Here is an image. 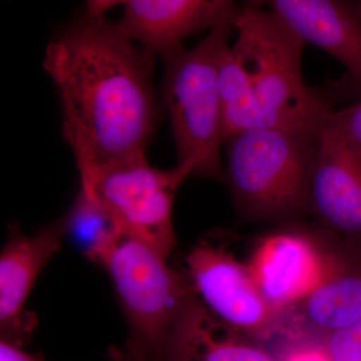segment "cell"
<instances>
[{
	"label": "cell",
	"mask_w": 361,
	"mask_h": 361,
	"mask_svg": "<svg viewBox=\"0 0 361 361\" xmlns=\"http://www.w3.org/2000/svg\"><path fill=\"white\" fill-rule=\"evenodd\" d=\"M134 42L118 23L85 13L45 51L80 175L146 157L159 114L153 56Z\"/></svg>",
	"instance_id": "1"
},
{
	"label": "cell",
	"mask_w": 361,
	"mask_h": 361,
	"mask_svg": "<svg viewBox=\"0 0 361 361\" xmlns=\"http://www.w3.org/2000/svg\"><path fill=\"white\" fill-rule=\"evenodd\" d=\"M230 51L246 80L243 104L223 118V134L250 129L320 132L331 109L304 82L303 42L274 11L243 1L233 14Z\"/></svg>",
	"instance_id": "2"
},
{
	"label": "cell",
	"mask_w": 361,
	"mask_h": 361,
	"mask_svg": "<svg viewBox=\"0 0 361 361\" xmlns=\"http://www.w3.org/2000/svg\"><path fill=\"white\" fill-rule=\"evenodd\" d=\"M166 257L128 235L110 247L99 265L111 277L127 322L123 348L114 361H169L197 294Z\"/></svg>",
	"instance_id": "3"
},
{
	"label": "cell",
	"mask_w": 361,
	"mask_h": 361,
	"mask_svg": "<svg viewBox=\"0 0 361 361\" xmlns=\"http://www.w3.org/2000/svg\"><path fill=\"white\" fill-rule=\"evenodd\" d=\"M232 18L212 28L190 51L180 47L163 56L164 103L170 115L178 165L189 169L191 177L219 182H226V173L221 160L224 134L218 71L235 32Z\"/></svg>",
	"instance_id": "4"
},
{
	"label": "cell",
	"mask_w": 361,
	"mask_h": 361,
	"mask_svg": "<svg viewBox=\"0 0 361 361\" xmlns=\"http://www.w3.org/2000/svg\"><path fill=\"white\" fill-rule=\"evenodd\" d=\"M320 132L250 129L226 137V182L240 212L263 219L307 208Z\"/></svg>",
	"instance_id": "5"
},
{
	"label": "cell",
	"mask_w": 361,
	"mask_h": 361,
	"mask_svg": "<svg viewBox=\"0 0 361 361\" xmlns=\"http://www.w3.org/2000/svg\"><path fill=\"white\" fill-rule=\"evenodd\" d=\"M191 171L152 167L146 157L80 175L82 186L113 218L121 231L167 258L175 248L176 193Z\"/></svg>",
	"instance_id": "6"
},
{
	"label": "cell",
	"mask_w": 361,
	"mask_h": 361,
	"mask_svg": "<svg viewBox=\"0 0 361 361\" xmlns=\"http://www.w3.org/2000/svg\"><path fill=\"white\" fill-rule=\"evenodd\" d=\"M187 266L197 296L220 322L250 337L276 329L283 312L263 295L248 264L229 251L202 242L190 252Z\"/></svg>",
	"instance_id": "7"
},
{
	"label": "cell",
	"mask_w": 361,
	"mask_h": 361,
	"mask_svg": "<svg viewBox=\"0 0 361 361\" xmlns=\"http://www.w3.org/2000/svg\"><path fill=\"white\" fill-rule=\"evenodd\" d=\"M307 208L334 231L361 241V149L326 120L311 173Z\"/></svg>",
	"instance_id": "8"
},
{
	"label": "cell",
	"mask_w": 361,
	"mask_h": 361,
	"mask_svg": "<svg viewBox=\"0 0 361 361\" xmlns=\"http://www.w3.org/2000/svg\"><path fill=\"white\" fill-rule=\"evenodd\" d=\"M66 234L65 216L35 236L11 227L0 255L1 341L23 348L32 339L37 316L25 310V302L40 272L61 249Z\"/></svg>",
	"instance_id": "9"
},
{
	"label": "cell",
	"mask_w": 361,
	"mask_h": 361,
	"mask_svg": "<svg viewBox=\"0 0 361 361\" xmlns=\"http://www.w3.org/2000/svg\"><path fill=\"white\" fill-rule=\"evenodd\" d=\"M341 259L327 255L307 237L281 233L263 239L248 266L265 298L284 312L312 293Z\"/></svg>",
	"instance_id": "10"
},
{
	"label": "cell",
	"mask_w": 361,
	"mask_h": 361,
	"mask_svg": "<svg viewBox=\"0 0 361 361\" xmlns=\"http://www.w3.org/2000/svg\"><path fill=\"white\" fill-rule=\"evenodd\" d=\"M269 7L304 42L337 59L361 94V6L355 0H244Z\"/></svg>",
	"instance_id": "11"
},
{
	"label": "cell",
	"mask_w": 361,
	"mask_h": 361,
	"mask_svg": "<svg viewBox=\"0 0 361 361\" xmlns=\"http://www.w3.org/2000/svg\"><path fill=\"white\" fill-rule=\"evenodd\" d=\"M238 0H128L123 32L152 56L183 47L190 35L231 20Z\"/></svg>",
	"instance_id": "12"
},
{
	"label": "cell",
	"mask_w": 361,
	"mask_h": 361,
	"mask_svg": "<svg viewBox=\"0 0 361 361\" xmlns=\"http://www.w3.org/2000/svg\"><path fill=\"white\" fill-rule=\"evenodd\" d=\"M248 337L211 314L197 296L169 361H277Z\"/></svg>",
	"instance_id": "13"
},
{
	"label": "cell",
	"mask_w": 361,
	"mask_h": 361,
	"mask_svg": "<svg viewBox=\"0 0 361 361\" xmlns=\"http://www.w3.org/2000/svg\"><path fill=\"white\" fill-rule=\"evenodd\" d=\"M305 322L322 336L353 324L361 317V263L341 257L312 293L299 304Z\"/></svg>",
	"instance_id": "14"
},
{
	"label": "cell",
	"mask_w": 361,
	"mask_h": 361,
	"mask_svg": "<svg viewBox=\"0 0 361 361\" xmlns=\"http://www.w3.org/2000/svg\"><path fill=\"white\" fill-rule=\"evenodd\" d=\"M65 218L68 234L73 236L85 257L97 265L123 233L103 207L82 186Z\"/></svg>",
	"instance_id": "15"
},
{
	"label": "cell",
	"mask_w": 361,
	"mask_h": 361,
	"mask_svg": "<svg viewBox=\"0 0 361 361\" xmlns=\"http://www.w3.org/2000/svg\"><path fill=\"white\" fill-rule=\"evenodd\" d=\"M322 341L331 361H361V317L323 336Z\"/></svg>",
	"instance_id": "16"
},
{
	"label": "cell",
	"mask_w": 361,
	"mask_h": 361,
	"mask_svg": "<svg viewBox=\"0 0 361 361\" xmlns=\"http://www.w3.org/2000/svg\"><path fill=\"white\" fill-rule=\"evenodd\" d=\"M326 122L361 149V99L357 103L341 111H329Z\"/></svg>",
	"instance_id": "17"
},
{
	"label": "cell",
	"mask_w": 361,
	"mask_h": 361,
	"mask_svg": "<svg viewBox=\"0 0 361 361\" xmlns=\"http://www.w3.org/2000/svg\"><path fill=\"white\" fill-rule=\"evenodd\" d=\"M277 361H331L322 341H302L285 349Z\"/></svg>",
	"instance_id": "18"
},
{
	"label": "cell",
	"mask_w": 361,
	"mask_h": 361,
	"mask_svg": "<svg viewBox=\"0 0 361 361\" xmlns=\"http://www.w3.org/2000/svg\"><path fill=\"white\" fill-rule=\"evenodd\" d=\"M0 361H44L37 355L25 353L20 346L0 341Z\"/></svg>",
	"instance_id": "19"
},
{
	"label": "cell",
	"mask_w": 361,
	"mask_h": 361,
	"mask_svg": "<svg viewBox=\"0 0 361 361\" xmlns=\"http://www.w3.org/2000/svg\"><path fill=\"white\" fill-rule=\"evenodd\" d=\"M127 2L128 0H87L85 13L90 16H104V13L111 7Z\"/></svg>",
	"instance_id": "20"
},
{
	"label": "cell",
	"mask_w": 361,
	"mask_h": 361,
	"mask_svg": "<svg viewBox=\"0 0 361 361\" xmlns=\"http://www.w3.org/2000/svg\"><path fill=\"white\" fill-rule=\"evenodd\" d=\"M355 1L361 6V0H355Z\"/></svg>",
	"instance_id": "21"
}]
</instances>
